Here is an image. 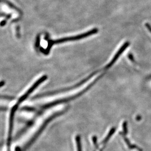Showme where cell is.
I'll list each match as a JSON object with an SVG mask.
<instances>
[{"instance_id":"obj_1","label":"cell","mask_w":151,"mask_h":151,"mask_svg":"<svg viewBox=\"0 0 151 151\" xmlns=\"http://www.w3.org/2000/svg\"><path fill=\"white\" fill-rule=\"evenodd\" d=\"M98 32V29L97 28H94V29H91L90 31L85 32L83 34L76 35L74 37H68L62 38L60 39H57L55 40L51 41V44H59L63 43V42H68V41H72L78 40L80 39H83L84 38L87 37L90 35H93Z\"/></svg>"},{"instance_id":"obj_2","label":"cell","mask_w":151,"mask_h":151,"mask_svg":"<svg viewBox=\"0 0 151 151\" xmlns=\"http://www.w3.org/2000/svg\"><path fill=\"white\" fill-rule=\"evenodd\" d=\"M46 76H44L43 77H41L40 78H39V80H38L33 85L32 87H31V88H30L29 90H28V91L27 92L26 94H25L23 96H22V97H21L20 98L19 103L22 102L24 100L28 97V95H29L30 93H32V92L38 86H39V84H40L41 83L43 82V81L46 80Z\"/></svg>"},{"instance_id":"obj_3","label":"cell","mask_w":151,"mask_h":151,"mask_svg":"<svg viewBox=\"0 0 151 151\" xmlns=\"http://www.w3.org/2000/svg\"><path fill=\"white\" fill-rule=\"evenodd\" d=\"M129 42H127L121 47L120 49L119 50V51H118L116 53V55H114V57H113L111 63H109V64L108 65L106 66V68H109L111 66L116 62V60H117L118 58L120 57V55L123 53L124 51H125L126 49L129 46Z\"/></svg>"},{"instance_id":"obj_4","label":"cell","mask_w":151,"mask_h":151,"mask_svg":"<svg viewBox=\"0 0 151 151\" xmlns=\"http://www.w3.org/2000/svg\"><path fill=\"white\" fill-rule=\"evenodd\" d=\"M145 26L146 27V28L148 29L149 31H150V32H151V26L148 23L145 24Z\"/></svg>"},{"instance_id":"obj_5","label":"cell","mask_w":151,"mask_h":151,"mask_svg":"<svg viewBox=\"0 0 151 151\" xmlns=\"http://www.w3.org/2000/svg\"><path fill=\"white\" fill-rule=\"evenodd\" d=\"M0 151H5V148L0 147Z\"/></svg>"}]
</instances>
